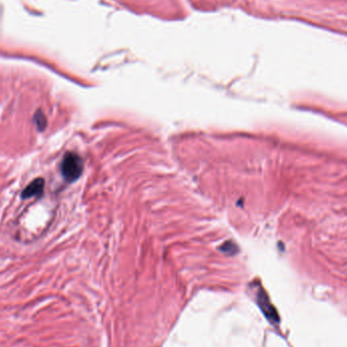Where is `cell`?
<instances>
[{
  "label": "cell",
  "instance_id": "cell-1",
  "mask_svg": "<svg viewBox=\"0 0 347 347\" xmlns=\"http://www.w3.org/2000/svg\"><path fill=\"white\" fill-rule=\"evenodd\" d=\"M61 174L68 182H73L79 178L82 172V160L78 154L67 152L61 161Z\"/></svg>",
  "mask_w": 347,
  "mask_h": 347
},
{
  "label": "cell",
  "instance_id": "cell-2",
  "mask_svg": "<svg viewBox=\"0 0 347 347\" xmlns=\"http://www.w3.org/2000/svg\"><path fill=\"white\" fill-rule=\"evenodd\" d=\"M257 302L260 307L262 313L264 316L272 323V324H278L279 323V316L277 311L275 310L274 306L270 302L269 297L265 293L264 290H260L257 294Z\"/></svg>",
  "mask_w": 347,
  "mask_h": 347
},
{
  "label": "cell",
  "instance_id": "cell-3",
  "mask_svg": "<svg viewBox=\"0 0 347 347\" xmlns=\"http://www.w3.org/2000/svg\"><path fill=\"white\" fill-rule=\"evenodd\" d=\"M44 186H45L44 179L37 178L24 189L22 193V197L24 199H29L35 196H41L44 191Z\"/></svg>",
  "mask_w": 347,
  "mask_h": 347
},
{
  "label": "cell",
  "instance_id": "cell-4",
  "mask_svg": "<svg viewBox=\"0 0 347 347\" xmlns=\"http://www.w3.org/2000/svg\"><path fill=\"white\" fill-rule=\"evenodd\" d=\"M34 121H35V123H36L37 128H38L39 130H41V131L44 130V129L46 128V126H47V119H46V116H45V114H44L41 110L37 111V113L35 114Z\"/></svg>",
  "mask_w": 347,
  "mask_h": 347
}]
</instances>
